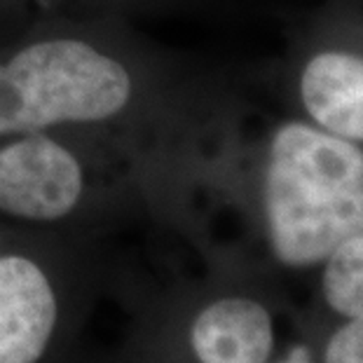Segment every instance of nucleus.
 <instances>
[{
	"label": "nucleus",
	"mask_w": 363,
	"mask_h": 363,
	"mask_svg": "<svg viewBox=\"0 0 363 363\" xmlns=\"http://www.w3.org/2000/svg\"><path fill=\"white\" fill-rule=\"evenodd\" d=\"M208 179L242 213L253 251L246 262L274 279L310 281L363 235V145L286 113L244 138L235 127Z\"/></svg>",
	"instance_id": "f257e3e1"
},
{
	"label": "nucleus",
	"mask_w": 363,
	"mask_h": 363,
	"mask_svg": "<svg viewBox=\"0 0 363 363\" xmlns=\"http://www.w3.org/2000/svg\"><path fill=\"white\" fill-rule=\"evenodd\" d=\"M279 279L235 253L190 293L176 326L174 363H319L303 307Z\"/></svg>",
	"instance_id": "f03ea898"
},
{
	"label": "nucleus",
	"mask_w": 363,
	"mask_h": 363,
	"mask_svg": "<svg viewBox=\"0 0 363 363\" xmlns=\"http://www.w3.org/2000/svg\"><path fill=\"white\" fill-rule=\"evenodd\" d=\"M289 111L363 145V0H316L279 64Z\"/></svg>",
	"instance_id": "7ed1b4c3"
},
{
	"label": "nucleus",
	"mask_w": 363,
	"mask_h": 363,
	"mask_svg": "<svg viewBox=\"0 0 363 363\" xmlns=\"http://www.w3.org/2000/svg\"><path fill=\"white\" fill-rule=\"evenodd\" d=\"M89 179L80 152L54 131L0 138V216L54 225L80 208Z\"/></svg>",
	"instance_id": "20e7f679"
},
{
	"label": "nucleus",
	"mask_w": 363,
	"mask_h": 363,
	"mask_svg": "<svg viewBox=\"0 0 363 363\" xmlns=\"http://www.w3.org/2000/svg\"><path fill=\"white\" fill-rule=\"evenodd\" d=\"M61 321L64 300L50 265L0 228V363H43Z\"/></svg>",
	"instance_id": "39448f33"
},
{
	"label": "nucleus",
	"mask_w": 363,
	"mask_h": 363,
	"mask_svg": "<svg viewBox=\"0 0 363 363\" xmlns=\"http://www.w3.org/2000/svg\"><path fill=\"white\" fill-rule=\"evenodd\" d=\"M303 312L319 363H363V235L316 269Z\"/></svg>",
	"instance_id": "423d86ee"
}]
</instances>
